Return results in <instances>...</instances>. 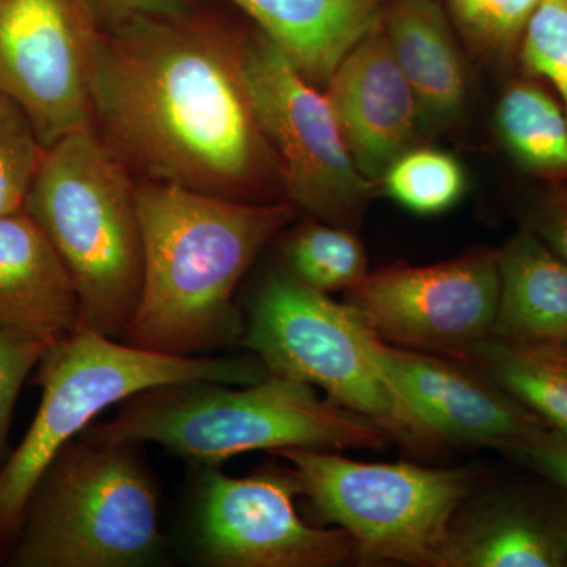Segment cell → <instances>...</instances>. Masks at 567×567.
<instances>
[{"label":"cell","mask_w":567,"mask_h":567,"mask_svg":"<svg viewBox=\"0 0 567 567\" xmlns=\"http://www.w3.org/2000/svg\"><path fill=\"white\" fill-rule=\"evenodd\" d=\"M565 346H567V344H565Z\"/></svg>","instance_id":"32"},{"label":"cell","mask_w":567,"mask_h":567,"mask_svg":"<svg viewBox=\"0 0 567 567\" xmlns=\"http://www.w3.org/2000/svg\"><path fill=\"white\" fill-rule=\"evenodd\" d=\"M50 346L21 331L0 328V457L6 450L11 413L21 386Z\"/></svg>","instance_id":"27"},{"label":"cell","mask_w":567,"mask_h":567,"mask_svg":"<svg viewBox=\"0 0 567 567\" xmlns=\"http://www.w3.org/2000/svg\"><path fill=\"white\" fill-rule=\"evenodd\" d=\"M274 454L292 465L300 495L319 517L352 537L363 565L443 567L451 524L476 481L468 470L369 464L336 451L289 447Z\"/></svg>","instance_id":"8"},{"label":"cell","mask_w":567,"mask_h":567,"mask_svg":"<svg viewBox=\"0 0 567 567\" xmlns=\"http://www.w3.org/2000/svg\"><path fill=\"white\" fill-rule=\"evenodd\" d=\"M44 153L28 112L0 93V218L24 210Z\"/></svg>","instance_id":"24"},{"label":"cell","mask_w":567,"mask_h":567,"mask_svg":"<svg viewBox=\"0 0 567 567\" xmlns=\"http://www.w3.org/2000/svg\"><path fill=\"white\" fill-rule=\"evenodd\" d=\"M103 31L140 17H178L194 9L193 0H89Z\"/></svg>","instance_id":"30"},{"label":"cell","mask_w":567,"mask_h":567,"mask_svg":"<svg viewBox=\"0 0 567 567\" xmlns=\"http://www.w3.org/2000/svg\"><path fill=\"white\" fill-rule=\"evenodd\" d=\"M540 0H450L465 32L488 51L509 52L520 44Z\"/></svg>","instance_id":"26"},{"label":"cell","mask_w":567,"mask_h":567,"mask_svg":"<svg viewBox=\"0 0 567 567\" xmlns=\"http://www.w3.org/2000/svg\"><path fill=\"white\" fill-rule=\"evenodd\" d=\"M100 28L89 0H0V93L44 147L92 126Z\"/></svg>","instance_id":"11"},{"label":"cell","mask_w":567,"mask_h":567,"mask_svg":"<svg viewBox=\"0 0 567 567\" xmlns=\"http://www.w3.org/2000/svg\"><path fill=\"white\" fill-rule=\"evenodd\" d=\"M245 43L194 9L102 31L92 128L145 182L259 203L279 166L249 102Z\"/></svg>","instance_id":"1"},{"label":"cell","mask_w":567,"mask_h":567,"mask_svg":"<svg viewBox=\"0 0 567 567\" xmlns=\"http://www.w3.org/2000/svg\"><path fill=\"white\" fill-rule=\"evenodd\" d=\"M567 492L507 487L456 514L443 567H566Z\"/></svg>","instance_id":"15"},{"label":"cell","mask_w":567,"mask_h":567,"mask_svg":"<svg viewBox=\"0 0 567 567\" xmlns=\"http://www.w3.org/2000/svg\"><path fill=\"white\" fill-rule=\"evenodd\" d=\"M284 257L295 279L322 293L347 292L369 274L360 238L324 221L298 226L284 245Z\"/></svg>","instance_id":"22"},{"label":"cell","mask_w":567,"mask_h":567,"mask_svg":"<svg viewBox=\"0 0 567 567\" xmlns=\"http://www.w3.org/2000/svg\"><path fill=\"white\" fill-rule=\"evenodd\" d=\"M518 47L525 73L555 89L567 117V0H540Z\"/></svg>","instance_id":"25"},{"label":"cell","mask_w":567,"mask_h":567,"mask_svg":"<svg viewBox=\"0 0 567 567\" xmlns=\"http://www.w3.org/2000/svg\"><path fill=\"white\" fill-rule=\"evenodd\" d=\"M372 352L395 393L446 446L494 447L509 454L548 425L491 377L440 354L388 344Z\"/></svg>","instance_id":"13"},{"label":"cell","mask_w":567,"mask_h":567,"mask_svg":"<svg viewBox=\"0 0 567 567\" xmlns=\"http://www.w3.org/2000/svg\"><path fill=\"white\" fill-rule=\"evenodd\" d=\"M87 435L106 443H158L207 466L251 451H377L391 440L372 421L320 399L315 386L271 374L238 390L216 382L152 388Z\"/></svg>","instance_id":"3"},{"label":"cell","mask_w":567,"mask_h":567,"mask_svg":"<svg viewBox=\"0 0 567 567\" xmlns=\"http://www.w3.org/2000/svg\"><path fill=\"white\" fill-rule=\"evenodd\" d=\"M374 333L349 306L292 275H271L254 295L241 344L268 374L320 388L330 401L379 425L415 456L447 447L380 372Z\"/></svg>","instance_id":"7"},{"label":"cell","mask_w":567,"mask_h":567,"mask_svg":"<svg viewBox=\"0 0 567 567\" xmlns=\"http://www.w3.org/2000/svg\"><path fill=\"white\" fill-rule=\"evenodd\" d=\"M566 567H567V565H566Z\"/></svg>","instance_id":"31"},{"label":"cell","mask_w":567,"mask_h":567,"mask_svg":"<svg viewBox=\"0 0 567 567\" xmlns=\"http://www.w3.org/2000/svg\"><path fill=\"white\" fill-rule=\"evenodd\" d=\"M327 96L354 166L369 182L410 151L423 115L380 20L339 63Z\"/></svg>","instance_id":"14"},{"label":"cell","mask_w":567,"mask_h":567,"mask_svg":"<svg viewBox=\"0 0 567 567\" xmlns=\"http://www.w3.org/2000/svg\"><path fill=\"white\" fill-rule=\"evenodd\" d=\"M144 276L122 341L177 354L241 341L234 293L264 246L292 219L289 204L244 203L171 185H137Z\"/></svg>","instance_id":"2"},{"label":"cell","mask_w":567,"mask_h":567,"mask_svg":"<svg viewBox=\"0 0 567 567\" xmlns=\"http://www.w3.org/2000/svg\"><path fill=\"white\" fill-rule=\"evenodd\" d=\"M316 87L380 20L388 0H230Z\"/></svg>","instance_id":"17"},{"label":"cell","mask_w":567,"mask_h":567,"mask_svg":"<svg viewBox=\"0 0 567 567\" xmlns=\"http://www.w3.org/2000/svg\"><path fill=\"white\" fill-rule=\"evenodd\" d=\"M567 262V183H554L529 210L527 226Z\"/></svg>","instance_id":"28"},{"label":"cell","mask_w":567,"mask_h":567,"mask_svg":"<svg viewBox=\"0 0 567 567\" xmlns=\"http://www.w3.org/2000/svg\"><path fill=\"white\" fill-rule=\"evenodd\" d=\"M244 71L254 117L289 199L319 221L352 229L374 183L354 166L327 93L260 31L246 35Z\"/></svg>","instance_id":"9"},{"label":"cell","mask_w":567,"mask_h":567,"mask_svg":"<svg viewBox=\"0 0 567 567\" xmlns=\"http://www.w3.org/2000/svg\"><path fill=\"white\" fill-rule=\"evenodd\" d=\"M24 210L69 268L82 327L122 341L144 276L132 173L92 126L76 130L47 148Z\"/></svg>","instance_id":"4"},{"label":"cell","mask_w":567,"mask_h":567,"mask_svg":"<svg viewBox=\"0 0 567 567\" xmlns=\"http://www.w3.org/2000/svg\"><path fill=\"white\" fill-rule=\"evenodd\" d=\"M391 199L416 213L432 216L450 210L465 193L464 167L450 153L434 148L406 151L382 177Z\"/></svg>","instance_id":"23"},{"label":"cell","mask_w":567,"mask_h":567,"mask_svg":"<svg viewBox=\"0 0 567 567\" xmlns=\"http://www.w3.org/2000/svg\"><path fill=\"white\" fill-rule=\"evenodd\" d=\"M507 456L567 492V439L554 429L540 432Z\"/></svg>","instance_id":"29"},{"label":"cell","mask_w":567,"mask_h":567,"mask_svg":"<svg viewBox=\"0 0 567 567\" xmlns=\"http://www.w3.org/2000/svg\"><path fill=\"white\" fill-rule=\"evenodd\" d=\"M81 327V300L61 254L25 210L0 218V328L48 344Z\"/></svg>","instance_id":"16"},{"label":"cell","mask_w":567,"mask_h":567,"mask_svg":"<svg viewBox=\"0 0 567 567\" xmlns=\"http://www.w3.org/2000/svg\"><path fill=\"white\" fill-rule=\"evenodd\" d=\"M484 372L567 439V346L487 339L458 361Z\"/></svg>","instance_id":"20"},{"label":"cell","mask_w":567,"mask_h":567,"mask_svg":"<svg viewBox=\"0 0 567 567\" xmlns=\"http://www.w3.org/2000/svg\"><path fill=\"white\" fill-rule=\"evenodd\" d=\"M498 300V251L491 249L424 267L390 265L346 292V305L388 344L456 361L494 336Z\"/></svg>","instance_id":"10"},{"label":"cell","mask_w":567,"mask_h":567,"mask_svg":"<svg viewBox=\"0 0 567 567\" xmlns=\"http://www.w3.org/2000/svg\"><path fill=\"white\" fill-rule=\"evenodd\" d=\"M380 22L423 118L453 122L464 110L466 76L442 7L435 0H388Z\"/></svg>","instance_id":"18"},{"label":"cell","mask_w":567,"mask_h":567,"mask_svg":"<svg viewBox=\"0 0 567 567\" xmlns=\"http://www.w3.org/2000/svg\"><path fill=\"white\" fill-rule=\"evenodd\" d=\"M292 470L233 477L208 470L196 506L200 559L215 567H333L358 561L352 537L298 516Z\"/></svg>","instance_id":"12"},{"label":"cell","mask_w":567,"mask_h":567,"mask_svg":"<svg viewBox=\"0 0 567 567\" xmlns=\"http://www.w3.org/2000/svg\"><path fill=\"white\" fill-rule=\"evenodd\" d=\"M268 377L251 358L177 357L78 328L48 347L37 383L43 390L31 429L0 470V544L18 535L37 484L55 456L117 402L181 382L246 386Z\"/></svg>","instance_id":"5"},{"label":"cell","mask_w":567,"mask_h":567,"mask_svg":"<svg viewBox=\"0 0 567 567\" xmlns=\"http://www.w3.org/2000/svg\"><path fill=\"white\" fill-rule=\"evenodd\" d=\"M496 133L525 173L563 182L567 178V117L539 84L518 81L499 99Z\"/></svg>","instance_id":"21"},{"label":"cell","mask_w":567,"mask_h":567,"mask_svg":"<svg viewBox=\"0 0 567 567\" xmlns=\"http://www.w3.org/2000/svg\"><path fill=\"white\" fill-rule=\"evenodd\" d=\"M128 443H69L29 499L11 566L140 567L162 557L155 488Z\"/></svg>","instance_id":"6"},{"label":"cell","mask_w":567,"mask_h":567,"mask_svg":"<svg viewBox=\"0 0 567 567\" xmlns=\"http://www.w3.org/2000/svg\"><path fill=\"white\" fill-rule=\"evenodd\" d=\"M499 300L492 338L567 344V262L528 227L498 251Z\"/></svg>","instance_id":"19"}]
</instances>
